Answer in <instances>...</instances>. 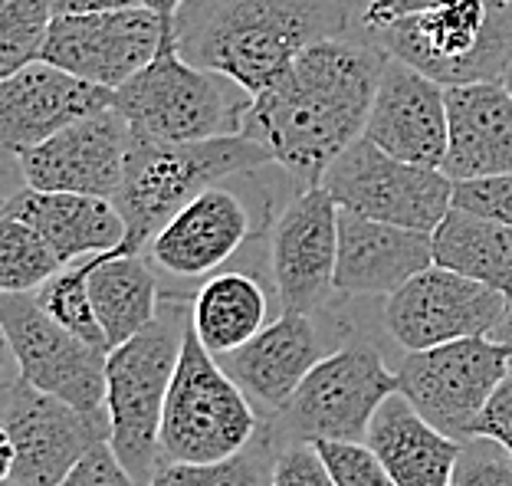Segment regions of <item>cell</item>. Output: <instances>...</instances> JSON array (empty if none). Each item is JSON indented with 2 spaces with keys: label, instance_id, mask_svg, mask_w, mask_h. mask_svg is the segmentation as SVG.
<instances>
[{
  "label": "cell",
  "instance_id": "cell-1",
  "mask_svg": "<svg viewBox=\"0 0 512 486\" xmlns=\"http://www.w3.org/2000/svg\"><path fill=\"white\" fill-rule=\"evenodd\" d=\"M388 53L355 40H319L270 89L250 99L243 135L266 145L276 165L319 184L325 168L365 138Z\"/></svg>",
  "mask_w": 512,
  "mask_h": 486
},
{
  "label": "cell",
  "instance_id": "cell-2",
  "mask_svg": "<svg viewBox=\"0 0 512 486\" xmlns=\"http://www.w3.org/2000/svg\"><path fill=\"white\" fill-rule=\"evenodd\" d=\"M345 30L335 0H224L194 33H181V56L240 86L247 99L270 89L312 43Z\"/></svg>",
  "mask_w": 512,
  "mask_h": 486
},
{
  "label": "cell",
  "instance_id": "cell-3",
  "mask_svg": "<svg viewBox=\"0 0 512 486\" xmlns=\"http://www.w3.org/2000/svg\"><path fill=\"white\" fill-rule=\"evenodd\" d=\"M273 152L247 135H220L201 142H155L132 135L128 168L115 207L125 217V243L115 257H142L197 194L217 181L270 165Z\"/></svg>",
  "mask_w": 512,
  "mask_h": 486
},
{
  "label": "cell",
  "instance_id": "cell-4",
  "mask_svg": "<svg viewBox=\"0 0 512 486\" xmlns=\"http://www.w3.org/2000/svg\"><path fill=\"white\" fill-rule=\"evenodd\" d=\"M188 322L191 319L184 316L181 306H165L158 309V319L145 332L109 352V444L138 486H148L161 467V418H165V401Z\"/></svg>",
  "mask_w": 512,
  "mask_h": 486
},
{
  "label": "cell",
  "instance_id": "cell-5",
  "mask_svg": "<svg viewBox=\"0 0 512 486\" xmlns=\"http://www.w3.org/2000/svg\"><path fill=\"white\" fill-rule=\"evenodd\" d=\"M375 46L440 86L499 83L512 60V7L434 0L421 14L375 33Z\"/></svg>",
  "mask_w": 512,
  "mask_h": 486
},
{
  "label": "cell",
  "instance_id": "cell-6",
  "mask_svg": "<svg viewBox=\"0 0 512 486\" xmlns=\"http://www.w3.org/2000/svg\"><path fill=\"white\" fill-rule=\"evenodd\" d=\"M260 418L188 322L161 418V464H214L247 450Z\"/></svg>",
  "mask_w": 512,
  "mask_h": 486
},
{
  "label": "cell",
  "instance_id": "cell-7",
  "mask_svg": "<svg viewBox=\"0 0 512 486\" xmlns=\"http://www.w3.org/2000/svg\"><path fill=\"white\" fill-rule=\"evenodd\" d=\"M224 76L194 66L181 56V43H165L135 79L115 89V109L138 138L155 142H201L240 135L250 102L237 106L224 92Z\"/></svg>",
  "mask_w": 512,
  "mask_h": 486
},
{
  "label": "cell",
  "instance_id": "cell-8",
  "mask_svg": "<svg viewBox=\"0 0 512 486\" xmlns=\"http://www.w3.org/2000/svg\"><path fill=\"white\" fill-rule=\"evenodd\" d=\"M322 188L342 211L371 217L381 224L434 234L453 207V181L444 168H424L381 152L375 142L358 138L332 161Z\"/></svg>",
  "mask_w": 512,
  "mask_h": 486
},
{
  "label": "cell",
  "instance_id": "cell-9",
  "mask_svg": "<svg viewBox=\"0 0 512 486\" xmlns=\"http://www.w3.org/2000/svg\"><path fill=\"white\" fill-rule=\"evenodd\" d=\"M0 329L27 385L79 411H106V349L63 329L30 293H4Z\"/></svg>",
  "mask_w": 512,
  "mask_h": 486
},
{
  "label": "cell",
  "instance_id": "cell-10",
  "mask_svg": "<svg viewBox=\"0 0 512 486\" xmlns=\"http://www.w3.org/2000/svg\"><path fill=\"white\" fill-rule=\"evenodd\" d=\"M512 352L493 335H476L407 352L398 368V391L424 418L450 437H473V424L496 385L509 375Z\"/></svg>",
  "mask_w": 512,
  "mask_h": 486
},
{
  "label": "cell",
  "instance_id": "cell-11",
  "mask_svg": "<svg viewBox=\"0 0 512 486\" xmlns=\"http://www.w3.org/2000/svg\"><path fill=\"white\" fill-rule=\"evenodd\" d=\"M0 427L17 447V464L4 480L14 486H60L89 450L112 437L109 411H79L23 378L7 381Z\"/></svg>",
  "mask_w": 512,
  "mask_h": 486
},
{
  "label": "cell",
  "instance_id": "cell-12",
  "mask_svg": "<svg viewBox=\"0 0 512 486\" xmlns=\"http://www.w3.org/2000/svg\"><path fill=\"white\" fill-rule=\"evenodd\" d=\"M181 43L178 27H165L155 10L138 4L99 14L56 17L40 60L86 79L92 86L122 89L155 60L165 43Z\"/></svg>",
  "mask_w": 512,
  "mask_h": 486
},
{
  "label": "cell",
  "instance_id": "cell-13",
  "mask_svg": "<svg viewBox=\"0 0 512 486\" xmlns=\"http://www.w3.org/2000/svg\"><path fill=\"white\" fill-rule=\"evenodd\" d=\"M398 391V372L365 345H348L319 358L306 375L286 418L296 441H365L378 408Z\"/></svg>",
  "mask_w": 512,
  "mask_h": 486
},
{
  "label": "cell",
  "instance_id": "cell-14",
  "mask_svg": "<svg viewBox=\"0 0 512 486\" xmlns=\"http://www.w3.org/2000/svg\"><path fill=\"white\" fill-rule=\"evenodd\" d=\"M506 312V296L444 266H430L388 296L384 326L407 352L493 335Z\"/></svg>",
  "mask_w": 512,
  "mask_h": 486
},
{
  "label": "cell",
  "instance_id": "cell-15",
  "mask_svg": "<svg viewBox=\"0 0 512 486\" xmlns=\"http://www.w3.org/2000/svg\"><path fill=\"white\" fill-rule=\"evenodd\" d=\"M132 129L119 109L96 112L69 125L50 142L20 152L23 181L37 191H69L115 201L122 191Z\"/></svg>",
  "mask_w": 512,
  "mask_h": 486
},
{
  "label": "cell",
  "instance_id": "cell-16",
  "mask_svg": "<svg viewBox=\"0 0 512 486\" xmlns=\"http://www.w3.org/2000/svg\"><path fill=\"white\" fill-rule=\"evenodd\" d=\"M112 106L115 89L92 86L60 66L37 60L0 79V138L20 155Z\"/></svg>",
  "mask_w": 512,
  "mask_h": 486
},
{
  "label": "cell",
  "instance_id": "cell-17",
  "mask_svg": "<svg viewBox=\"0 0 512 486\" xmlns=\"http://www.w3.org/2000/svg\"><path fill=\"white\" fill-rule=\"evenodd\" d=\"M339 211L322 184H312L283 211L273 234V276L283 312L316 309L335 289Z\"/></svg>",
  "mask_w": 512,
  "mask_h": 486
},
{
  "label": "cell",
  "instance_id": "cell-18",
  "mask_svg": "<svg viewBox=\"0 0 512 486\" xmlns=\"http://www.w3.org/2000/svg\"><path fill=\"white\" fill-rule=\"evenodd\" d=\"M365 138L411 165L444 168L450 142L447 86L388 56L368 112Z\"/></svg>",
  "mask_w": 512,
  "mask_h": 486
},
{
  "label": "cell",
  "instance_id": "cell-19",
  "mask_svg": "<svg viewBox=\"0 0 512 486\" xmlns=\"http://www.w3.org/2000/svg\"><path fill=\"white\" fill-rule=\"evenodd\" d=\"M430 266H434V240L424 230L339 211V266H335L339 293L394 296Z\"/></svg>",
  "mask_w": 512,
  "mask_h": 486
},
{
  "label": "cell",
  "instance_id": "cell-20",
  "mask_svg": "<svg viewBox=\"0 0 512 486\" xmlns=\"http://www.w3.org/2000/svg\"><path fill=\"white\" fill-rule=\"evenodd\" d=\"M447 122L444 175L453 184L512 171V96L503 83L447 86Z\"/></svg>",
  "mask_w": 512,
  "mask_h": 486
},
{
  "label": "cell",
  "instance_id": "cell-21",
  "mask_svg": "<svg viewBox=\"0 0 512 486\" xmlns=\"http://www.w3.org/2000/svg\"><path fill=\"white\" fill-rule=\"evenodd\" d=\"M4 214L17 217L50 243L63 266L115 253L125 243V217L115 201L69 191L23 188L4 204Z\"/></svg>",
  "mask_w": 512,
  "mask_h": 486
},
{
  "label": "cell",
  "instance_id": "cell-22",
  "mask_svg": "<svg viewBox=\"0 0 512 486\" xmlns=\"http://www.w3.org/2000/svg\"><path fill=\"white\" fill-rule=\"evenodd\" d=\"M247 234V207L237 194L214 184L151 240L148 257L171 276H207L234 257Z\"/></svg>",
  "mask_w": 512,
  "mask_h": 486
},
{
  "label": "cell",
  "instance_id": "cell-23",
  "mask_svg": "<svg viewBox=\"0 0 512 486\" xmlns=\"http://www.w3.org/2000/svg\"><path fill=\"white\" fill-rule=\"evenodd\" d=\"M250 398L286 408L306 375L319 365V335L306 312H283L243 349L217 358Z\"/></svg>",
  "mask_w": 512,
  "mask_h": 486
},
{
  "label": "cell",
  "instance_id": "cell-24",
  "mask_svg": "<svg viewBox=\"0 0 512 486\" xmlns=\"http://www.w3.org/2000/svg\"><path fill=\"white\" fill-rule=\"evenodd\" d=\"M365 444L398 486H453L463 457L457 437L430 424L401 391H394L371 418Z\"/></svg>",
  "mask_w": 512,
  "mask_h": 486
},
{
  "label": "cell",
  "instance_id": "cell-25",
  "mask_svg": "<svg viewBox=\"0 0 512 486\" xmlns=\"http://www.w3.org/2000/svg\"><path fill=\"white\" fill-rule=\"evenodd\" d=\"M89 266V296L112 352L158 319V283L145 257H135V253L132 257L99 253L89 260Z\"/></svg>",
  "mask_w": 512,
  "mask_h": 486
},
{
  "label": "cell",
  "instance_id": "cell-26",
  "mask_svg": "<svg viewBox=\"0 0 512 486\" xmlns=\"http://www.w3.org/2000/svg\"><path fill=\"white\" fill-rule=\"evenodd\" d=\"M434 240V263L460 276L512 293V227L499 224L493 217H480L460 207H450V214L430 234Z\"/></svg>",
  "mask_w": 512,
  "mask_h": 486
},
{
  "label": "cell",
  "instance_id": "cell-27",
  "mask_svg": "<svg viewBox=\"0 0 512 486\" xmlns=\"http://www.w3.org/2000/svg\"><path fill=\"white\" fill-rule=\"evenodd\" d=\"M266 312H270V303L263 296V286L250 273L234 270L217 273L201 286L191 306V322L204 349L214 358H224L270 326Z\"/></svg>",
  "mask_w": 512,
  "mask_h": 486
},
{
  "label": "cell",
  "instance_id": "cell-28",
  "mask_svg": "<svg viewBox=\"0 0 512 486\" xmlns=\"http://www.w3.org/2000/svg\"><path fill=\"white\" fill-rule=\"evenodd\" d=\"M273 434L260 431L253 444L214 464H161L148 486H273Z\"/></svg>",
  "mask_w": 512,
  "mask_h": 486
},
{
  "label": "cell",
  "instance_id": "cell-29",
  "mask_svg": "<svg viewBox=\"0 0 512 486\" xmlns=\"http://www.w3.org/2000/svg\"><path fill=\"white\" fill-rule=\"evenodd\" d=\"M60 270V257L50 250V243L37 230L10 214L0 217V289L4 293L43 289Z\"/></svg>",
  "mask_w": 512,
  "mask_h": 486
},
{
  "label": "cell",
  "instance_id": "cell-30",
  "mask_svg": "<svg viewBox=\"0 0 512 486\" xmlns=\"http://www.w3.org/2000/svg\"><path fill=\"white\" fill-rule=\"evenodd\" d=\"M89 270H92L89 260L63 266L50 283L37 289V303L50 312L63 329H69L73 335H79V339H86L89 345H99V349L109 352L106 332L99 326L96 306H92V296H89Z\"/></svg>",
  "mask_w": 512,
  "mask_h": 486
},
{
  "label": "cell",
  "instance_id": "cell-31",
  "mask_svg": "<svg viewBox=\"0 0 512 486\" xmlns=\"http://www.w3.org/2000/svg\"><path fill=\"white\" fill-rule=\"evenodd\" d=\"M53 20L50 0H0V76L40 60Z\"/></svg>",
  "mask_w": 512,
  "mask_h": 486
},
{
  "label": "cell",
  "instance_id": "cell-32",
  "mask_svg": "<svg viewBox=\"0 0 512 486\" xmlns=\"http://www.w3.org/2000/svg\"><path fill=\"white\" fill-rule=\"evenodd\" d=\"M335 486H398L365 441H316Z\"/></svg>",
  "mask_w": 512,
  "mask_h": 486
},
{
  "label": "cell",
  "instance_id": "cell-33",
  "mask_svg": "<svg viewBox=\"0 0 512 486\" xmlns=\"http://www.w3.org/2000/svg\"><path fill=\"white\" fill-rule=\"evenodd\" d=\"M453 207L512 227V171L480 181H457L453 184Z\"/></svg>",
  "mask_w": 512,
  "mask_h": 486
},
{
  "label": "cell",
  "instance_id": "cell-34",
  "mask_svg": "<svg viewBox=\"0 0 512 486\" xmlns=\"http://www.w3.org/2000/svg\"><path fill=\"white\" fill-rule=\"evenodd\" d=\"M273 486H335L329 467L322 464L319 450L312 441H296L279 450Z\"/></svg>",
  "mask_w": 512,
  "mask_h": 486
},
{
  "label": "cell",
  "instance_id": "cell-35",
  "mask_svg": "<svg viewBox=\"0 0 512 486\" xmlns=\"http://www.w3.org/2000/svg\"><path fill=\"white\" fill-rule=\"evenodd\" d=\"M476 441H490L499 450H506L512 457V368L509 375L499 381L496 391L486 401V408L480 411V418L473 424Z\"/></svg>",
  "mask_w": 512,
  "mask_h": 486
},
{
  "label": "cell",
  "instance_id": "cell-36",
  "mask_svg": "<svg viewBox=\"0 0 512 486\" xmlns=\"http://www.w3.org/2000/svg\"><path fill=\"white\" fill-rule=\"evenodd\" d=\"M60 486H138L135 477L115 457L112 444H99L96 450L79 460V467L69 473Z\"/></svg>",
  "mask_w": 512,
  "mask_h": 486
},
{
  "label": "cell",
  "instance_id": "cell-37",
  "mask_svg": "<svg viewBox=\"0 0 512 486\" xmlns=\"http://www.w3.org/2000/svg\"><path fill=\"white\" fill-rule=\"evenodd\" d=\"M453 486H512V457H486L476 450H463Z\"/></svg>",
  "mask_w": 512,
  "mask_h": 486
},
{
  "label": "cell",
  "instance_id": "cell-38",
  "mask_svg": "<svg viewBox=\"0 0 512 486\" xmlns=\"http://www.w3.org/2000/svg\"><path fill=\"white\" fill-rule=\"evenodd\" d=\"M430 4H434V0H352L358 20H362V27L371 33V37L381 30H388L391 23H398L404 17L421 14V10Z\"/></svg>",
  "mask_w": 512,
  "mask_h": 486
},
{
  "label": "cell",
  "instance_id": "cell-39",
  "mask_svg": "<svg viewBox=\"0 0 512 486\" xmlns=\"http://www.w3.org/2000/svg\"><path fill=\"white\" fill-rule=\"evenodd\" d=\"M142 0H50L56 17H76V14H99V10H122L138 7Z\"/></svg>",
  "mask_w": 512,
  "mask_h": 486
},
{
  "label": "cell",
  "instance_id": "cell-40",
  "mask_svg": "<svg viewBox=\"0 0 512 486\" xmlns=\"http://www.w3.org/2000/svg\"><path fill=\"white\" fill-rule=\"evenodd\" d=\"M142 4L155 10V14L165 20V27H178V10L188 4V0H142Z\"/></svg>",
  "mask_w": 512,
  "mask_h": 486
},
{
  "label": "cell",
  "instance_id": "cell-41",
  "mask_svg": "<svg viewBox=\"0 0 512 486\" xmlns=\"http://www.w3.org/2000/svg\"><path fill=\"white\" fill-rule=\"evenodd\" d=\"M493 339L512 352V293L506 296V312H503V319H499V326L493 329Z\"/></svg>",
  "mask_w": 512,
  "mask_h": 486
},
{
  "label": "cell",
  "instance_id": "cell-42",
  "mask_svg": "<svg viewBox=\"0 0 512 486\" xmlns=\"http://www.w3.org/2000/svg\"><path fill=\"white\" fill-rule=\"evenodd\" d=\"M506 89H509V96H512V60H509V66H506V73H503V79H499Z\"/></svg>",
  "mask_w": 512,
  "mask_h": 486
},
{
  "label": "cell",
  "instance_id": "cell-43",
  "mask_svg": "<svg viewBox=\"0 0 512 486\" xmlns=\"http://www.w3.org/2000/svg\"><path fill=\"white\" fill-rule=\"evenodd\" d=\"M496 7H512V0H493Z\"/></svg>",
  "mask_w": 512,
  "mask_h": 486
},
{
  "label": "cell",
  "instance_id": "cell-44",
  "mask_svg": "<svg viewBox=\"0 0 512 486\" xmlns=\"http://www.w3.org/2000/svg\"><path fill=\"white\" fill-rule=\"evenodd\" d=\"M4 486H14V483H4Z\"/></svg>",
  "mask_w": 512,
  "mask_h": 486
}]
</instances>
